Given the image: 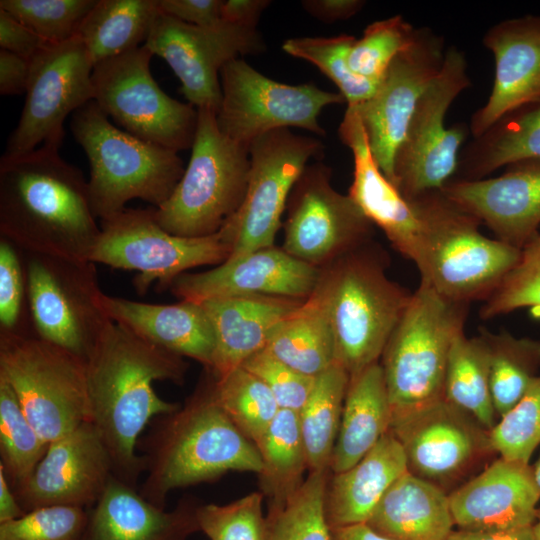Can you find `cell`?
Listing matches in <instances>:
<instances>
[{"label":"cell","mask_w":540,"mask_h":540,"mask_svg":"<svg viewBox=\"0 0 540 540\" xmlns=\"http://www.w3.org/2000/svg\"><path fill=\"white\" fill-rule=\"evenodd\" d=\"M198 111L190 161L170 198L155 208L157 222L180 237H203L219 232L245 198L249 148L224 135L216 112Z\"/></svg>","instance_id":"8"},{"label":"cell","mask_w":540,"mask_h":540,"mask_svg":"<svg viewBox=\"0 0 540 540\" xmlns=\"http://www.w3.org/2000/svg\"><path fill=\"white\" fill-rule=\"evenodd\" d=\"M495 61L491 94L470 119L469 131L478 138L501 119L540 105V16L503 20L483 37Z\"/></svg>","instance_id":"24"},{"label":"cell","mask_w":540,"mask_h":540,"mask_svg":"<svg viewBox=\"0 0 540 540\" xmlns=\"http://www.w3.org/2000/svg\"><path fill=\"white\" fill-rule=\"evenodd\" d=\"M416 29L400 15L371 23L350 50V68L361 77L380 81L392 60L411 44Z\"/></svg>","instance_id":"46"},{"label":"cell","mask_w":540,"mask_h":540,"mask_svg":"<svg viewBox=\"0 0 540 540\" xmlns=\"http://www.w3.org/2000/svg\"><path fill=\"white\" fill-rule=\"evenodd\" d=\"M302 7L313 17L326 23L346 20L357 14L365 2L360 0H305Z\"/></svg>","instance_id":"55"},{"label":"cell","mask_w":540,"mask_h":540,"mask_svg":"<svg viewBox=\"0 0 540 540\" xmlns=\"http://www.w3.org/2000/svg\"><path fill=\"white\" fill-rule=\"evenodd\" d=\"M447 540H536L533 526L504 530H453Z\"/></svg>","instance_id":"57"},{"label":"cell","mask_w":540,"mask_h":540,"mask_svg":"<svg viewBox=\"0 0 540 540\" xmlns=\"http://www.w3.org/2000/svg\"><path fill=\"white\" fill-rule=\"evenodd\" d=\"M43 144L0 160V236L22 251L89 260L100 234L88 181ZM90 261V260H89Z\"/></svg>","instance_id":"2"},{"label":"cell","mask_w":540,"mask_h":540,"mask_svg":"<svg viewBox=\"0 0 540 540\" xmlns=\"http://www.w3.org/2000/svg\"><path fill=\"white\" fill-rule=\"evenodd\" d=\"M144 46L94 65V101L129 134L179 152L192 147L198 111L167 95L150 71Z\"/></svg>","instance_id":"13"},{"label":"cell","mask_w":540,"mask_h":540,"mask_svg":"<svg viewBox=\"0 0 540 540\" xmlns=\"http://www.w3.org/2000/svg\"><path fill=\"white\" fill-rule=\"evenodd\" d=\"M443 398L490 431L499 420L491 396L489 351L481 334L454 340L447 362Z\"/></svg>","instance_id":"36"},{"label":"cell","mask_w":540,"mask_h":540,"mask_svg":"<svg viewBox=\"0 0 540 540\" xmlns=\"http://www.w3.org/2000/svg\"><path fill=\"white\" fill-rule=\"evenodd\" d=\"M533 469V474H534V478H535V481H536V484L540 490V458L539 460L536 462V464L534 465V467H532Z\"/></svg>","instance_id":"60"},{"label":"cell","mask_w":540,"mask_h":540,"mask_svg":"<svg viewBox=\"0 0 540 540\" xmlns=\"http://www.w3.org/2000/svg\"><path fill=\"white\" fill-rule=\"evenodd\" d=\"M540 159V105L519 110L497 122L459 156L462 179H482L503 166Z\"/></svg>","instance_id":"34"},{"label":"cell","mask_w":540,"mask_h":540,"mask_svg":"<svg viewBox=\"0 0 540 540\" xmlns=\"http://www.w3.org/2000/svg\"><path fill=\"white\" fill-rule=\"evenodd\" d=\"M27 279L23 251L0 236V333L28 334L23 327Z\"/></svg>","instance_id":"50"},{"label":"cell","mask_w":540,"mask_h":540,"mask_svg":"<svg viewBox=\"0 0 540 540\" xmlns=\"http://www.w3.org/2000/svg\"><path fill=\"white\" fill-rule=\"evenodd\" d=\"M423 225L414 263L421 283L447 300L485 301L517 263L520 250L479 230V222L440 190L412 201Z\"/></svg>","instance_id":"5"},{"label":"cell","mask_w":540,"mask_h":540,"mask_svg":"<svg viewBox=\"0 0 540 540\" xmlns=\"http://www.w3.org/2000/svg\"><path fill=\"white\" fill-rule=\"evenodd\" d=\"M320 275V268L272 246L228 258L210 270L181 274L169 289L180 300L198 303L249 295L305 300L315 291Z\"/></svg>","instance_id":"22"},{"label":"cell","mask_w":540,"mask_h":540,"mask_svg":"<svg viewBox=\"0 0 540 540\" xmlns=\"http://www.w3.org/2000/svg\"><path fill=\"white\" fill-rule=\"evenodd\" d=\"M536 522L540 523V507L537 509Z\"/></svg>","instance_id":"62"},{"label":"cell","mask_w":540,"mask_h":540,"mask_svg":"<svg viewBox=\"0 0 540 540\" xmlns=\"http://www.w3.org/2000/svg\"><path fill=\"white\" fill-rule=\"evenodd\" d=\"M71 131L89 160L90 203L100 221L133 199L160 207L185 171L178 152L117 128L94 100L72 114Z\"/></svg>","instance_id":"4"},{"label":"cell","mask_w":540,"mask_h":540,"mask_svg":"<svg viewBox=\"0 0 540 540\" xmlns=\"http://www.w3.org/2000/svg\"><path fill=\"white\" fill-rule=\"evenodd\" d=\"M214 390L222 409L254 444L280 410L270 389L242 366L215 379Z\"/></svg>","instance_id":"42"},{"label":"cell","mask_w":540,"mask_h":540,"mask_svg":"<svg viewBox=\"0 0 540 540\" xmlns=\"http://www.w3.org/2000/svg\"><path fill=\"white\" fill-rule=\"evenodd\" d=\"M331 170L321 162L307 165L288 199L282 249L320 268L363 244L372 223L349 195L330 184Z\"/></svg>","instance_id":"18"},{"label":"cell","mask_w":540,"mask_h":540,"mask_svg":"<svg viewBox=\"0 0 540 540\" xmlns=\"http://www.w3.org/2000/svg\"><path fill=\"white\" fill-rule=\"evenodd\" d=\"M222 3V0H158L162 13L199 27H214L223 22Z\"/></svg>","instance_id":"52"},{"label":"cell","mask_w":540,"mask_h":540,"mask_svg":"<svg viewBox=\"0 0 540 540\" xmlns=\"http://www.w3.org/2000/svg\"><path fill=\"white\" fill-rule=\"evenodd\" d=\"M306 300V299H305ZM304 300L249 295L201 302L213 327L215 349L208 372L220 379L264 349L277 325Z\"/></svg>","instance_id":"28"},{"label":"cell","mask_w":540,"mask_h":540,"mask_svg":"<svg viewBox=\"0 0 540 540\" xmlns=\"http://www.w3.org/2000/svg\"><path fill=\"white\" fill-rule=\"evenodd\" d=\"M444 39L430 28L416 29L409 46L390 63L371 97L353 107L373 157L393 184V163L416 104L441 70Z\"/></svg>","instance_id":"19"},{"label":"cell","mask_w":540,"mask_h":540,"mask_svg":"<svg viewBox=\"0 0 540 540\" xmlns=\"http://www.w3.org/2000/svg\"><path fill=\"white\" fill-rule=\"evenodd\" d=\"M492 450L500 457L529 464L540 445V375L523 397L489 431Z\"/></svg>","instance_id":"45"},{"label":"cell","mask_w":540,"mask_h":540,"mask_svg":"<svg viewBox=\"0 0 540 540\" xmlns=\"http://www.w3.org/2000/svg\"><path fill=\"white\" fill-rule=\"evenodd\" d=\"M489 351V380L493 405L502 417L523 397L540 371V340L516 337L506 330L481 329Z\"/></svg>","instance_id":"38"},{"label":"cell","mask_w":540,"mask_h":540,"mask_svg":"<svg viewBox=\"0 0 540 540\" xmlns=\"http://www.w3.org/2000/svg\"><path fill=\"white\" fill-rule=\"evenodd\" d=\"M317 138L278 129L249 146L250 172L242 205L221 229L232 247L229 258L274 246L291 191L311 158L323 156Z\"/></svg>","instance_id":"14"},{"label":"cell","mask_w":540,"mask_h":540,"mask_svg":"<svg viewBox=\"0 0 540 540\" xmlns=\"http://www.w3.org/2000/svg\"><path fill=\"white\" fill-rule=\"evenodd\" d=\"M533 531H534L535 539L540 540V523L539 522H535V524L533 525Z\"/></svg>","instance_id":"61"},{"label":"cell","mask_w":540,"mask_h":540,"mask_svg":"<svg viewBox=\"0 0 540 540\" xmlns=\"http://www.w3.org/2000/svg\"><path fill=\"white\" fill-rule=\"evenodd\" d=\"M159 13L158 0H97L78 36L95 65L140 47Z\"/></svg>","instance_id":"35"},{"label":"cell","mask_w":540,"mask_h":540,"mask_svg":"<svg viewBox=\"0 0 540 540\" xmlns=\"http://www.w3.org/2000/svg\"><path fill=\"white\" fill-rule=\"evenodd\" d=\"M47 447L9 383L0 377V468L13 489L29 479Z\"/></svg>","instance_id":"41"},{"label":"cell","mask_w":540,"mask_h":540,"mask_svg":"<svg viewBox=\"0 0 540 540\" xmlns=\"http://www.w3.org/2000/svg\"><path fill=\"white\" fill-rule=\"evenodd\" d=\"M339 136L352 151L354 160L348 195L366 218L384 232L392 246L414 262L423 234L422 221L414 204L401 195L379 168L353 107L347 106Z\"/></svg>","instance_id":"26"},{"label":"cell","mask_w":540,"mask_h":540,"mask_svg":"<svg viewBox=\"0 0 540 540\" xmlns=\"http://www.w3.org/2000/svg\"><path fill=\"white\" fill-rule=\"evenodd\" d=\"M467 308L421 282L412 293L381 356L393 417L444 399L449 353Z\"/></svg>","instance_id":"7"},{"label":"cell","mask_w":540,"mask_h":540,"mask_svg":"<svg viewBox=\"0 0 540 540\" xmlns=\"http://www.w3.org/2000/svg\"><path fill=\"white\" fill-rule=\"evenodd\" d=\"M331 532L332 540H390L374 531L366 523L336 528Z\"/></svg>","instance_id":"59"},{"label":"cell","mask_w":540,"mask_h":540,"mask_svg":"<svg viewBox=\"0 0 540 540\" xmlns=\"http://www.w3.org/2000/svg\"><path fill=\"white\" fill-rule=\"evenodd\" d=\"M265 349L292 369L310 377H317L336 363L329 316L315 291L277 325Z\"/></svg>","instance_id":"33"},{"label":"cell","mask_w":540,"mask_h":540,"mask_svg":"<svg viewBox=\"0 0 540 540\" xmlns=\"http://www.w3.org/2000/svg\"><path fill=\"white\" fill-rule=\"evenodd\" d=\"M97 0H1L0 9L18 19L48 44L76 36Z\"/></svg>","instance_id":"44"},{"label":"cell","mask_w":540,"mask_h":540,"mask_svg":"<svg viewBox=\"0 0 540 540\" xmlns=\"http://www.w3.org/2000/svg\"><path fill=\"white\" fill-rule=\"evenodd\" d=\"M31 71V59L0 50V94L26 93Z\"/></svg>","instance_id":"54"},{"label":"cell","mask_w":540,"mask_h":540,"mask_svg":"<svg viewBox=\"0 0 540 540\" xmlns=\"http://www.w3.org/2000/svg\"><path fill=\"white\" fill-rule=\"evenodd\" d=\"M35 336L86 361L113 322L103 304L95 263L23 251Z\"/></svg>","instance_id":"10"},{"label":"cell","mask_w":540,"mask_h":540,"mask_svg":"<svg viewBox=\"0 0 540 540\" xmlns=\"http://www.w3.org/2000/svg\"><path fill=\"white\" fill-rule=\"evenodd\" d=\"M470 85L464 53L450 46L441 70L419 98L394 156L393 185L406 200L441 190L457 172L469 126L461 123L447 128L445 115Z\"/></svg>","instance_id":"12"},{"label":"cell","mask_w":540,"mask_h":540,"mask_svg":"<svg viewBox=\"0 0 540 540\" xmlns=\"http://www.w3.org/2000/svg\"><path fill=\"white\" fill-rule=\"evenodd\" d=\"M0 377L48 444L90 422L85 361L30 334L0 333Z\"/></svg>","instance_id":"9"},{"label":"cell","mask_w":540,"mask_h":540,"mask_svg":"<svg viewBox=\"0 0 540 540\" xmlns=\"http://www.w3.org/2000/svg\"><path fill=\"white\" fill-rule=\"evenodd\" d=\"M356 41L352 35L333 37H294L282 44L285 53L306 60L319 68L339 89L348 106L357 105L373 95L379 81L354 73L349 53Z\"/></svg>","instance_id":"43"},{"label":"cell","mask_w":540,"mask_h":540,"mask_svg":"<svg viewBox=\"0 0 540 540\" xmlns=\"http://www.w3.org/2000/svg\"><path fill=\"white\" fill-rule=\"evenodd\" d=\"M268 0H227L221 6V19L225 22L255 26L262 12L269 6Z\"/></svg>","instance_id":"56"},{"label":"cell","mask_w":540,"mask_h":540,"mask_svg":"<svg viewBox=\"0 0 540 540\" xmlns=\"http://www.w3.org/2000/svg\"><path fill=\"white\" fill-rule=\"evenodd\" d=\"M407 471L404 450L390 430L356 464L332 477L325 502L330 529L366 523L385 493Z\"/></svg>","instance_id":"30"},{"label":"cell","mask_w":540,"mask_h":540,"mask_svg":"<svg viewBox=\"0 0 540 540\" xmlns=\"http://www.w3.org/2000/svg\"><path fill=\"white\" fill-rule=\"evenodd\" d=\"M88 509L73 506H44L0 523V540H82Z\"/></svg>","instance_id":"49"},{"label":"cell","mask_w":540,"mask_h":540,"mask_svg":"<svg viewBox=\"0 0 540 540\" xmlns=\"http://www.w3.org/2000/svg\"><path fill=\"white\" fill-rule=\"evenodd\" d=\"M255 446L262 461V487L273 503H280L301 486L309 469L298 412L280 409Z\"/></svg>","instance_id":"39"},{"label":"cell","mask_w":540,"mask_h":540,"mask_svg":"<svg viewBox=\"0 0 540 540\" xmlns=\"http://www.w3.org/2000/svg\"><path fill=\"white\" fill-rule=\"evenodd\" d=\"M48 43L7 11L0 9V46L31 59Z\"/></svg>","instance_id":"53"},{"label":"cell","mask_w":540,"mask_h":540,"mask_svg":"<svg viewBox=\"0 0 540 540\" xmlns=\"http://www.w3.org/2000/svg\"><path fill=\"white\" fill-rule=\"evenodd\" d=\"M93 68L79 36L34 55L23 110L2 157L27 154L40 144L61 146L66 117L94 100Z\"/></svg>","instance_id":"16"},{"label":"cell","mask_w":540,"mask_h":540,"mask_svg":"<svg viewBox=\"0 0 540 540\" xmlns=\"http://www.w3.org/2000/svg\"><path fill=\"white\" fill-rule=\"evenodd\" d=\"M102 304L113 322L181 357L212 365L215 336L201 303L151 304L103 294Z\"/></svg>","instance_id":"29"},{"label":"cell","mask_w":540,"mask_h":540,"mask_svg":"<svg viewBox=\"0 0 540 540\" xmlns=\"http://www.w3.org/2000/svg\"><path fill=\"white\" fill-rule=\"evenodd\" d=\"M144 46L168 63L189 104L216 113L222 100L219 76L223 66L242 55L260 54L266 49L255 26L223 21L214 27H199L161 11Z\"/></svg>","instance_id":"17"},{"label":"cell","mask_w":540,"mask_h":540,"mask_svg":"<svg viewBox=\"0 0 540 540\" xmlns=\"http://www.w3.org/2000/svg\"><path fill=\"white\" fill-rule=\"evenodd\" d=\"M349 379L342 366L333 364L315 378L298 412L310 472L330 469Z\"/></svg>","instance_id":"37"},{"label":"cell","mask_w":540,"mask_h":540,"mask_svg":"<svg viewBox=\"0 0 540 540\" xmlns=\"http://www.w3.org/2000/svg\"><path fill=\"white\" fill-rule=\"evenodd\" d=\"M222 100L216 113L220 131L249 148L257 137L278 129L296 127L325 136L318 122L329 105L345 102L339 92L313 83L289 85L258 72L241 58L226 63L220 71Z\"/></svg>","instance_id":"15"},{"label":"cell","mask_w":540,"mask_h":540,"mask_svg":"<svg viewBox=\"0 0 540 540\" xmlns=\"http://www.w3.org/2000/svg\"><path fill=\"white\" fill-rule=\"evenodd\" d=\"M90 422L113 464L114 476L137 488L145 462L137 448L140 434L156 417L179 407L160 397L154 382L184 381L187 363L112 322L86 361Z\"/></svg>","instance_id":"1"},{"label":"cell","mask_w":540,"mask_h":540,"mask_svg":"<svg viewBox=\"0 0 540 540\" xmlns=\"http://www.w3.org/2000/svg\"><path fill=\"white\" fill-rule=\"evenodd\" d=\"M327 473L310 472L293 494L272 503L266 517V540H332L325 509Z\"/></svg>","instance_id":"40"},{"label":"cell","mask_w":540,"mask_h":540,"mask_svg":"<svg viewBox=\"0 0 540 540\" xmlns=\"http://www.w3.org/2000/svg\"><path fill=\"white\" fill-rule=\"evenodd\" d=\"M154 210L125 208L102 220L89 260L136 271L133 286L145 295L154 282L166 289L189 269L217 266L229 258L232 247L222 230L203 237L176 236L157 222Z\"/></svg>","instance_id":"11"},{"label":"cell","mask_w":540,"mask_h":540,"mask_svg":"<svg viewBox=\"0 0 540 540\" xmlns=\"http://www.w3.org/2000/svg\"><path fill=\"white\" fill-rule=\"evenodd\" d=\"M25 513L4 471L0 468V523L17 519Z\"/></svg>","instance_id":"58"},{"label":"cell","mask_w":540,"mask_h":540,"mask_svg":"<svg viewBox=\"0 0 540 540\" xmlns=\"http://www.w3.org/2000/svg\"><path fill=\"white\" fill-rule=\"evenodd\" d=\"M113 476L106 446L84 422L50 442L29 479L13 490L25 512L53 505L90 509Z\"/></svg>","instance_id":"21"},{"label":"cell","mask_w":540,"mask_h":540,"mask_svg":"<svg viewBox=\"0 0 540 540\" xmlns=\"http://www.w3.org/2000/svg\"><path fill=\"white\" fill-rule=\"evenodd\" d=\"M390 430L404 450L408 472L437 486L493 451L489 431L444 399L393 417Z\"/></svg>","instance_id":"20"},{"label":"cell","mask_w":540,"mask_h":540,"mask_svg":"<svg viewBox=\"0 0 540 540\" xmlns=\"http://www.w3.org/2000/svg\"><path fill=\"white\" fill-rule=\"evenodd\" d=\"M262 503L263 495L253 492L224 505H199V531L209 540H266Z\"/></svg>","instance_id":"48"},{"label":"cell","mask_w":540,"mask_h":540,"mask_svg":"<svg viewBox=\"0 0 540 540\" xmlns=\"http://www.w3.org/2000/svg\"><path fill=\"white\" fill-rule=\"evenodd\" d=\"M366 524L390 540H447L455 526L449 495L408 471L385 493Z\"/></svg>","instance_id":"31"},{"label":"cell","mask_w":540,"mask_h":540,"mask_svg":"<svg viewBox=\"0 0 540 540\" xmlns=\"http://www.w3.org/2000/svg\"><path fill=\"white\" fill-rule=\"evenodd\" d=\"M214 384L213 377L184 406L156 417L138 443L145 462L138 491L156 506L165 508L169 493L178 488L229 471L262 470L258 449L222 409Z\"/></svg>","instance_id":"3"},{"label":"cell","mask_w":540,"mask_h":540,"mask_svg":"<svg viewBox=\"0 0 540 540\" xmlns=\"http://www.w3.org/2000/svg\"><path fill=\"white\" fill-rule=\"evenodd\" d=\"M440 191L496 239L518 249L540 227V159L510 164L494 178L450 180Z\"/></svg>","instance_id":"23"},{"label":"cell","mask_w":540,"mask_h":540,"mask_svg":"<svg viewBox=\"0 0 540 540\" xmlns=\"http://www.w3.org/2000/svg\"><path fill=\"white\" fill-rule=\"evenodd\" d=\"M525 307L540 308V232L521 248L514 267L484 301L480 318L489 320Z\"/></svg>","instance_id":"47"},{"label":"cell","mask_w":540,"mask_h":540,"mask_svg":"<svg viewBox=\"0 0 540 540\" xmlns=\"http://www.w3.org/2000/svg\"><path fill=\"white\" fill-rule=\"evenodd\" d=\"M241 366L263 381L280 409L295 412L304 406L316 378L292 369L265 348L253 354Z\"/></svg>","instance_id":"51"},{"label":"cell","mask_w":540,"mask_h":540,"mask_svg":"<svg viewBox=\"0 0 540 540\" xmlns=\"http://www.w3.org/2000/svg\"><path fill=\"white\" fill-rule=\"evenodd\" d=\"M385 377L376 362L349 379L330 470L343 472L363 458L391 429Z\"/></svg>","instance_id":"32"},{"label":"cell","mask_w":540,"mask_h":540,"mask_svg":"<svg viewBox=\"0 0 540 540\" xmlns=\"http://www.w3.org/2000/svg\"><path fill=\"white\" fill-rule=\"evenodd\" d=\"M539 499L532 467L502 457L449 494L454 524L462 530L533 526Z\"/></svg>","instance_id":"25"},{"label":"cell","mask_w":540,"mask_h":540,"mask_svg":"<svg viewBox=\"0 0 540 540\" xmlns=\"http://www.w3.org/2000/svg\"><path fill=\"white\" fill-rule=\"evenodd\" d=\"M315 292L329 316L336 363L349 377L379 362L412 295L359 247L321 270Z\"/></svg>","instance_id":"6"},{"label":"cell","mask_w":540,"mask_h":540,"mask_svg":"<svg viewBox=\"0 0 540 540\" xmlns=\"http://www.w3.org/2000/svg\"><path fill=\"white\" fill-rule=\"evenodd\" d=\"M199 504L181 501L172 510L156 506L113 476L93 507L82 540H188L199 531Z\"/></svg>","instance_id":"27"}]
</instances>
